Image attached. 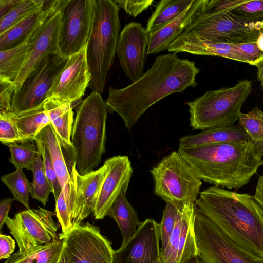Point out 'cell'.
Masks as SVG:
<instances>
[{
	"label": "cell",
	"instance_id": "1",
	"mask_svg": "<svg viewBox=\"0 0 263 263\" xmlns=\"http://www.w3.org/2000/svg\"><path fill=\"white\" fill-rule=\"evenodd\" d=\"M177 53L157 56L151 67L140 79L124 88L109 87L105 101L108 112L118 114L130 129L160 100L195 87L199 69L194 61L181 59Z\"/></svg>",
	"mask_w": 263,
	"mask_h": 263
},
{
	"label": "cell",
	"instance_id": "2",
	"mask_svg": "<svg viewBox=\"0 0 263 263\" xmlns=\"http://www.w3.org/2000/svg\"><path fill=\"white\" fill-rule=\"evenodd\" d=\"M194 206L235 243L263 256V209L253 196L213 186Z\"/></svg>",
	"mask_w": 263,
	"mask_h": 263
},
{
	"label": "cell",
	"instance_id": "3",
	"mask_svg": "<svg viewBox=\"0 0 263 263\" xmlns=\"http://www.w3.org/2000/svg\"><path fill=\"white\" fill-rule=\"evenodd\" d=\"M177 151L201 180L229 189L247 184L263 165V160L248 143L179 147Z\"/></svg>",
	"mask_w": 263,
	"mask_h": 263
},
{
	"label": "cell",
	"instance_id": "4",
	"mask_svg": "<svg viewBox=\"0 0 263 263\" xmlns=\"http://www.w3.org/2000/svg\"><path fill=\"white\" fill-rule=\"evenodd\" d=\"M100 93L92 91L78 106L71 141L76 154V168L84 175L100 164L105 152L108 113Z\"/></svg>",
	"mask_w": 263,
	"mask_h": 263
},
{
	"label": "cell",
	"instance_id": "5",
	"mask_svg": "<svg viewBox=\"0 0 263 263\" xmlns=\"http://www.w3.org/2000/svg\"><path fill=\"white\" fill-rule=\"evenodd\" d=\"M93 1L91 28L86 46L90 74L88 87L101 93L116 53L121 25L119 8L114 1Z\"/></svg>",
	"mask_w": 263,
	"mask_h": 263
},
{
	"label": "cell",
	"instance_id": "6",
	"mask_svg": "<svg viewBox=\"0 0 263 263\" xmlns=\"http://www.w3.org/2000/svg\"><path fill=\"white\" fill-rule=\"evenodd\" d=\"M251 90V82L244 79L234 86L207 91L187 102L190 125L202 130L233 125Z\"/></svg>",
	"mask_w": 263,
	"mask_h": 263
},
{
	"label": "cell",
	"instance_id": "7",
	"mask_svg": "<svg viewBox=\"0 0 263 263\" xmlns=\"http://www.w3.org/2000/svg\"><path fill=\"white\" fill-rule=\"evenodd\" d=\"M154 193L178 210L194 204L200 193L201 180L178 151L164 157L151 170Z\"/></svg>",
	"mask_w": 263,
	"mask_h": 263
},
{
	"label": "cell",
	"instance_id": "8",
	"mask_svg": "<svg viewBox=\"0 0 263 263\" xmlns=\"http://www.w3.org/2000/svg\"><path fill=\"white\" fill-rule=\"evenodd\" d=\"M194 234L202 263H263V256L235 243L195 208Z\"/></svg>",
	"mask_w": 263,
	"mask_h": 263
},
{
	"label": "cell",
	"instance_id": "9",
	"mask_svg": "<svg viewBox=\"0 0 263 263\" xmlns=\"http://www.w3.org/2000/svg\"><path fill=\"white\" fill-rule=\"evenodd\" d=\"M263 21L247 22L230 12L206 11L183 33H195L220 43L236 44L256 42Z\"/></svg>",
	"mask_w": 263,
	"mask_h": 263
},
{
	"label": "cell",
	"instance_id": "10",
	"mask_svg": "<svg viewBox=\"0 0 263 263\" xmlns=\"http://www.w3.org/2000/svg\"><path fill=\"white\" fill-rule=\"evenodd\" d=\"M56 215L45 209H29L18 212L13 218L7 217L5 224L18 245L20 254L40 246L60 240L59 225L53 219Z\"/></svg>",
	"mask_w": 263,
	"mask_h": 263
},
{
	"label": "cell",
	"instance_id": "11",
	"mask_svg": "<svg viewBox=\"0 0 263 263\" xmlns=\"http://www.w3.org/2000/svg\"><path fill=\"white\" fill-rule=\"evenodd\" d=\"M93 0H64L59 34L60 54L64 58L78 53L87 45L91 28Z\"/></svg>",
	"mask_w": 263,
	"mask_h": 263
},
{
	"label": "cell",
	"instance_id": "12",
	"mask_svg": "<svg viewBox=\"0 0 263 263\" xmlns=\"http://www.w3.org/2000/svg\"><path fill=\"white\" fill-rule=\"evenodd\" d=\"M67 60L60 54L46 58L14 94L11 113L17 115L42 107Z\"/></svg>",
	"mask_w": 263,
	"mask_h": 263
},
{
	"label": "cell",
	"instance_id": "13",
	"mask_svg": "<svg viewBox=\"0 0 263 263\" xmlns=\"http://www.w3.org/2000/svg\"><path fill=\"white\" fill-rule=\"evenodd\" d=\"M48 148L53 167L63 191L73 228L76 216V154L73 146L63 143L49 124L36 136Z\"/></svg>",
	"mask_w": 263,
	"mask_h": 263
},
{
	"label": "cell",
	"instance_id": "14",
	"mask_svg": "<svg viewBox=\"0 0 263 263\" xmlns=\"http://www.w3.org/2000/svg\"><path fill=\"white\" fill-rule=\"evenodd\" d=\"M74 263H112L114 250L98 227L89 222L73 228L66 235L59 233Z\"/></svg>",
	"mask_w": 263,
	"mask_h": 263
},
{
	"label": "cell",
	"instance_id": "15",
	"mask_svg": "<svg viewBox=\"0 0 263 263\" xmlns=\"http://www.w3.org/2000/svg\"><path fill=\"white\" fill-rule=\"evenodd\" d=\"M61 18L60 11L49 16L30 37V46L23 65L13 82L14 93L18 91L26 78L46 58L51 54H60Z\"/></svg>",
	"mask_w": 263,
	"mask_h": 263
},
{
	"label": "cell",
	"instance_id": "16",
	"mask_svg": "<svg viewBox=\"0 0 263 263\" xmlns=\"http://www.w3.org/2000/svg\"><path fill=\"white\" fill-rule=\"evenodd\" d=\"M149 34L140 23L126 24L119 34L116 54L124 74L134 83L143 74Z\"/></svg>",
	"mask_w": 263,
	"mask_h": 263
},
{
	"label": "cell",
	"instance_id": "17",
	"mask_svg": "<svg viewBox=\"0 0 263 263\" xmlns=\"http://www.w3.org/2000/svg\"><path fill=\"white\" fill-rule=\"evenodd\" d=\"M160 240L158 223L146 219L127 242L114 251L112 263H156L161 252Z\"/></svg>",
	"mask_w": 263,
	"mask_h": 263
},
{
	"label": "cell",
	"instance_id": "18",
	"mask_svg": "<svg viewBox=\"0 0 263 263\" xmlns=\"http://www.w3.org/2000/svg\"><path fill=\"white\" fill-rule=\"evenodd\" d=\"M90 81V74L87 62L86 47L69 57L58 76L46 100L53 98L72 103L84 95Z\"/></svg>",
	"mask_w": 263,
	"mask_h": 263
},
{
	"label": "cell",
	"instance_id": "19",
	"mask_svg": "<svg viewBox=\"0 0 263 263\" xmlns=\"http://www.w3.org/2000/svg\"><path fill=\"white\" fill-rule=\"evenodd\" d=\"M108 172L101 185L93 212L97 220L107 216L109 209L121 192H126L133 169L127 156L118 155L107 159Z\"/></svg>",
	"mask_w": 263,
	"mask_h": 263
},
{
	"label": "cell",
	"instance_id": "20",
	"mask_svg": "<svg viewBox=\"0 0 263 263\" xmlns=\"http://www.w3.org/2000/svg\"><path fill=\"white\" fill-rule=\"evenodd\" d=\"M209 0H194L175 20L160 30L149 34L147 54L167 50L171 44L203 13L209 9Z\"/></svg>",
	"mask_w": 263,
	"mask_h": 263
},
{
	"label": "cell",
	"instance_id": "21",
	"mask_svg": "<svg viewBox=\"0 0 263 263\" xmlns=\"http://www.w3.org/2000/svg\"><path fill=\"white\" fill-rule=\"evenodd\" d=\"M167 51L194 55L219 56L246 63L232 44L211 41L192 33H182L171 44Z\"/></svg>",
	"mask_w": 263,
	"mask_h": 263
},
{
	"label": "cell",
	"instance_id": "22",
	"mask_svg": "<svg viewBox=\"0 0 263 263\" xmlns=\"http://www.w3.org/2000/svg\"><path fill=\"white\" fill-rule=\"evenodd\" d=\"M108 172L107 164L84 175L76 172L77 191L75 227L93 213L98 195Z\"/></svg>",
	"mask_w": 263,
	"mask_h": 263
},
{
	"label": "cell",
	"instance_id": "23",
	"mask_svg": "<svg viewBox=\"0 0 263 263\" xmlns=\"http://www.w3.org/2000/svg\"><path fill=\"white\" fill-rule=\"evenodd\" d=\"M222 143L246 144L248 143L247 134L239 125L209 128L196 134H189L181 137L179 140V147Z\"/></svg>",
	"mask_w": 263,
	"mask_h": 263
},
{
	"label": "cell",
	"instance_id": "24",
	"mask_svg": "<svg viewBox=\"0 0 263 263\" xmlns=\"http://www.w3.org/2000/svg\"><path fill=\"white\" fill-rule=\"evenodd\" d=\"M57 12L42 9L0 34V51L10 49L29 40L45 20Z\"/></svg>",
	"mask_w": 263,
	"mask_h": 263
},
{
	"label": "cell",
	"instance_id": "25",
	"mask_svg": "<svg viewBox=\"0 0 263 263\" xmlns=\"http://www.w3.org/2000/svg\"><path fill=\"white\" fill-rule=\"evenodd\" d=\"M180 236L176 250L165 263H186L198 255L194 234V204H186L182 210Z\"/></svg>",
	"mask_w": 263,
	"mask_h": 263
},
{
	"label": "cell",
	"instance_id": "26",
	"mask_svg": "<svg viewBox=\"0 0 263 263\" xmlns=\"http://www.w3.org/2000/svg\"><path fill=\"white\" fill-rule=\"evenodd\" d=\"M71 104L70 102L49 98L45 101L43 105L49 117L50 124L60 140L70 146H73L71 136L74 122Z\"/></svg>",
	"mask_w": 263,
	"mask_h": 263
},
{
	"label": "cell",
	"instance_id": "27",
	"mask_svg": "<svg viewBox=\"0 0 263 263\" xmlns=\"http://www.w3.org/2000/svg\"><path fill=\"white\" fill-rule=\"evenodd\" d=\"M126 192H122L111 206L107 216L117 223L122 236V243L127 242L135 233L141 222L138 214L128 202Z\"/></svg>",
	"mask_w": 263,
	"mask_h": 263
},
{
	"label": "cell",
	"instance_id": "28",
	"mask_svg": "<svg viewBox=\"0 0 263 263\" xmlns=\"http://www.w3.org/2000/svg\"><path fill=\"white\" fill-rule=\"evenodd\" d=\"M194 0H161L147 21L145 28L149 34L166 26L194 2Z\"/></svg>",
	"mask_w": 263,
	"mask_h": 263
},
{
	"label": "cell",
	"instance_id": "29",
	"mask_svg": "<svg viewBox=\"0 0 263 263\" xmlns=\"http://www.w3.org/2000/svg\"><path fill=\"white\" fill-rule=\"evenodd\" d=\"M11 114L23 140H34L38 134L50 124L49 117L43 106L17 115Z\"/></svg>",
	"mask_w": 263,
	"mask_h": 263
},
{
	"label": "cell",
	"instance_id": "30",
	"mask_svg": "<svg viewBox=\"0 0 263 263\" xmlns=\"http://www.w3.org/2000/svg\"><path fill=\"white\" fill-rule=\"evenodd\" d=\"M64 243L62 240L37 247L25 254H12L5 263H58Z\"/></svg>",
	"mask_w": 263,
	"mask_h": 263
},
{
	"label": "cell",
	"instance_id": "31",
	"mask_svg": "<svg viewBox=\"0 0 263 263\" xmlns=\"http://www.w3.org/2000/svg\"><path fill=\"white\" fill-rule=\"evenodd\" d=\"M238 125L246 132L248 143L255 149L259 156H263V112L255 107L247 113L241 112Z\"/></svg>",
	"mask_w": 263,
	"mask_h": 263
},
{
	"label": "cell",
	"instance_id": "32",
	"mask_svg": "<svg viewBox=\"0 0 263 263\" xmlns=\"http://www.w3.org/2000/svg\"><path fill=\"white\" fill-rule=\"evenodd\" d=\"M29 46V39L15 47L0 51V77L14 82L23 65Z\"/></svg>",
	"mask_w": 263,
	"mask_h": 263
},
{
	"label": "cell",
	"instance_id": "33",
	"mask_svg": "<svg viewBox=\"0 0 263 263\" xmlns=\"http://www.w3.org/2000/svg\"><path fill=\"white\" fill-rule=\"evenodd\" d=\"M33 140H22L7 144L11 156L9 161L16 169L32 171L39 155Z\"/></svg>",
	"mask_w": 263,
	"mask_h": 263
},
{
	"label": "cell",
	"instance_id": "34",
	"mask_svg": "<svg viewBox=\"0 0 263 263\" xmlns=\"http://www.w3.org/2000/svg\"><path fill=\"white\" fill-rule=\"evenodd\" d=\"M1 181L10 190L13 198L29 209V183L23 170L16 169L14 172L1 177Z\"/></svg>",
	"mask_w": 263,
	"mask_h": 263
},
{
	"label": "cell",
	"instance_id": "35",
	"mask_svg": "<svg viewBox=\"0 0 263 263\" xmlns=\"http://www.w3.org/2000/svg\"><path fill=\"white\" fill-rule=\"evenodd\" d=\"M43 0H22L8 13L0 18V34L25 17L41 10Z\"/></svg>",
	"mask_w": 263,
	"mask_h": 263
},
{
	"label": "cell",
	"instance_id": "36",
	"mask_svg": "<svg viewBox=\"0 0 263 263\" xmlns=\"http://www.w3.org/2000/svg\"><path fill=\"white\" fill-rule=\"evenodd\" d=\"M32 173L33 179L30 183V195L32 198L37 200L45 206L48 201L51 189L45 174L40 154L37 156Z\"/></svg>",
	"mask_w": 263,
	"mask_h": 263
},
{
	"label": "cell",
	"instance_id": "37",
	"mask_svg": "<svg viewBox=\"0 0 263 263\" xmlns=\"http://www.w3.org/2000/svg\"><path fill=\"white\" fill-rule=\"evenodd\" d=\"M34 141L39 153L41 155L45 174L51 186V193L56 201L62 191V189L53 167L50 154L48 148L42 140L35 137Z\"/></svg>",
	"mask_w": 263,
	"mask_h": 263
},
{
	"label": "cell",
	"instance_id": "38",
	"mask_svg": "<svg viewBox=\"0 0 263 263\" xmlns=\"http://www.w3.org/2000/svg\"><path fill=\"white\" fill-rule=\"evenodd\" d=\"M229 12L245 22L263 21V0H246Z\"/></svg>",
	"mask_w": 263,
	"mask_h": 263
},
{
	"label": "cell",
	"instance_id": "39",
	"mask_svg": "<svg viewBox=\"0 0 263 263\" xmlns=\"http://www.w3.org/2000/svg\"><path fill=\"white\" fill-rule=\"evenodd\" d=\"M181 210H178L170 203H166L161 222L158 223L161 241V251H164L166 248L170 236L175 228L178 216Z\"/></svg>",
	"mask_w": 263,
	"mask_h": 263
},
{
	"label": "cell",
	"instance_id": "40",
	"mask_svg": "<svg viewBox=\"0 0 263 263\" xmlns=\"http://www.w3.org/2000/svg\"><path fill=\"white\" fill-rule=\"evenodd\" d=\"M23 140L10 113L0 114V141L8 144Z\"/></svg>",
	"mask_w": 263,
	"mask_h": 263
},
{
	"label": "cell",
	"instance_id": "41",
	"mask_svg": "<svg viewBox=\"0 0 263 263\" xmlns=\"http://www.w3.org/2000/svg\"><path fill=\"white\" fill-rule=\"evenodd\" d=\"M14 92L13 82L0 77V114L11 112Z\"/></svg>",
	"mask_w": 263,
	"mask_h": 263
},
{
	"label": "cell",
	"instance_id": "42",
	"mask_svg": "<svg viewBox=\"0 0 263 263\" xmlns=\"http://www.w3.org/2000/svg\"><path fill=\"white\" fill-rule=\"evenodd\" d=\"M247 63L254 65L263 58V52L258 47L256 42L232 44Z\"/></svg>",
	"mask_w": 263,
	"mask_h": 263
},
{
	"label": "cell",
	"instance_id": "43",
	"mask_svg": "<svg viewBox=\"0 0 263 263\" xmlns=\"http://www.w3.org/2000/svg\"><path fill=\"white\" fill-rule=\"evenodd\" d=\"M118 7L124 9L129 15L136 17L147 10L154 2L153 0H114Z\"/></svg>",
	"mask_w": 263,
	"mask_h": 263
},
{
	"label": "cell",
	"instance_id": "44",
	"mask_svg": "<svg viewBox=\"0 0 263 263\" xmlns=\"http://www.w3.org/2000/svg\"><path fill=\"white\" fill-rule=\"evenodd\" d=\"M182 210L180 212L175 228L170 236L168 243L165 250L161 251L160 257L162 263H165L176 250L178 245L181 233Z\"/></svg>",
	"mask_w": 263,
	"mask_h": 263
},
{
	"label": "cell",
	"instance_id": "45",
	"mask_svg": "<svg viewBox=\"0 0 263 263\" xmlns=\"http://www.w3.org/2000/svg\"><path fill=\"white\" fill-rule=\"evenodd\" d=\"M246 0H209V11L229 12Z\"/></svg>",
	"mask_w": 263,
	"mask_h": 263
},
{
	"label": "cell",
	"instance_id": "46",
	"mask_svg": "<svg viewBox=\"0 0 263 263\" xmlns=\"http://www.w3.org/2000/svg\"><path fill=\"white\" fill-rule=\"evenodd\" d=\"M15 248V242L9 235L0 234V259H8Z\"/></svg>",
	"mask_w": 263,
	"mask_h": 263
},
{
	"label": "cell",
	"instance_id": "47",
	"mask_svg": "<svg viewBox=\"0 0 263 263\" xmlns=\"http://www.w3.org/2000/svg\"><path fill=\"white\" fill-rule=\"evenodd\" d=\"M14 198H8L2 199L0 201V229L5 224V219L8 217V213L12 206Z\"/></svg>",
	"mask_w": 263,
	"mask_h": 263
},
{
	"label": "cell",
	"instance_id": "48",
	"mask_svg": "<svg viewBox=\"0 0 263 263\" xmlns=\"http://www.w3.org/2000/svg\"><path fill=\"white\" fill-rule=\"evenodd\" d=\"M22 0H0V18L8 13Z\"/></svg>",
	"mask_w": 263,
	"mask_h": 263
},
{
	"label": "cell",
	"instance_id": "49",
	"mask_svg": "<svg viewBox=\"0 0 263 263\" xmlns=\"http://www.w3.org/2000/svg\"><path fill=\"white\" fill-rule=\"evenodd\" d=\"M257 202L263 209V175L259 176L253 196Z\"/></svg>",
	"mask_w": 263,
	"mask_h": 263
},
{
	"label": "cell",
	"instance_id": "50",
	"mask_svg": "<svg viewBox=\"0 0 263 263\" xmlns=\"http://www.w3.org/2000/svg\"><path fill=\"white\" fill-rule=\"evenodd\" d=\"M58 263H74L72 256L65 243L60 259Z\"/></svg>",
	"mask_w": 263,
	"mask_h": 263
},
{
	"label": "cell",
	"instance_id": "51",
	"mask_svg": "<svg viewBox=\"0 0 263 263\" xmlns=\"http://www.w3.org/2000/svg\"><path fill=\"white\" fill-rule=\"evenodd\" d=\"M257 67V76L263 89V58L254 64Z\"/></svg>",
	"mask_w": 263,
	"mask_h": 263
},
{
	"label": "cell",
	"instance_id": "52",
	"mask_svg": "<svg viewBox=\"0 0 263 263\" xmlns=\"http://www.w3.org/2000/svg\"><path fill=\"white\" fill-rule=\"evenodd\" d=\"M256 42L258 48L263 52V25L260 29L259 35Z\"/></svg>",
	"mask_w": 263,
	"mask_h": 263
},
{
	"label": "cell",
	"instance_id": "53",
	"mask_svg": "<svg viewBox=\"0 0 263 263\" xmlns=\"http://www.w3.org/2000/svg\"><path fill=\"white\" fill-rule=\"evenodd\" d=\"M186 263H202L198 255H194Z\"/></svg>",
	"mask_w": 263,
	"mask_h": 263
},
{
	"label": "cell",
	"instance_id": "54",
	"mask_svg": "<svg viewBox=\"0 0 263 263\" xmlns=\"http://www.w3.org/2000/svg\"><path fill=\"white\" fill-rule=\"evenodd\" d=\"M156 263H162L160 257L157 259Z\"/></svg>",
	"mask_w": 263,
	"mask_h": 263
}]
</instances>
